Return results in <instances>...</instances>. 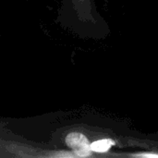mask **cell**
I'll use <instances>...</instances> for the list:
<instances>
[{"label":"cell","mask_w":158,"mask_h":158,"mask_svg":"<svg viewBox=\"0 0 158 158\" xmlns=\"http://www.w3.org/2000/svg\"><path fill=\"white\" fill-rule=\"evenodd\" d=\"M109 0H105L106 4ZM57 21L81 39L104 40L110 35L108 22L100 14L95 0H62Z\"/></svg>","instance_id":"1"},{"label":"cell","mask_w":158,"mask_h":158,"mask_svg":"<svg viewBox=\"0 0 158 158\" xmlns=\"http://www.w3.org/2000/svg\"><path fill=\"white\" fill-rule=\"evenodd\" d=\"M64 145L71 151L75 157H92L94 156L91 151V140L89 136L79 129L68 131L64 138Z\"/></svg>","instance_id":"2"},{"label":"cell","mask_w":158,"mask_h":158,"mask_svg":"<svg viewBox=\"0 0 158 158\" xmlns=\"http://www.w3.org/2000/svg\"><path fill=\"white\" fill-rule=\"evenodd\" d=\"M116 141L111 138H99L91 142V151L94 156H106L116 146Z\"/></svg>","instance_id":"3"},{"label":"cell","mask_w":158,"mask_h":158,"mask_svg":"<svg viewBox=\"0 0 158 158\" xmlns=\"http://www.w3.org/2000/svg\"><path fill=\"white\" fill-rule=\"evenodd\" d=\"M127 156H132V157H158V152H156V151H145V152H140V153H132V154H128Z\"/></svg>","instance_id":"4"}]
</instances>
